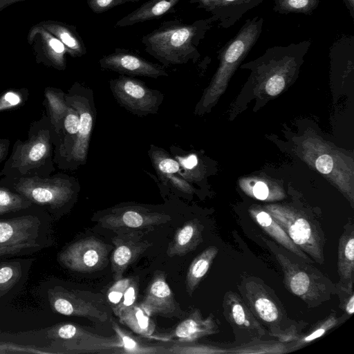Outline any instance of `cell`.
Masks as SVG:
<instances>
[{
	"mask_svg": "<svg viewBox=\"0 0 354 354\" xmlns=\"http://www.w3.org/2000/svg\"><path fill=\"white\" fill-rule=\"evenodd\" d=\"M0 353H49L37 348L0 342Z\"/></svg>",
	"mask_w": 354,
	"mask_h": 354,
	"instance_id": "obj_42",
	"label": "cell"
},
{
	"mask_svg": "<svg viewBox=\"0 0 354 354\" xmlns=\"http://www.w3.org/2000/svg\"><path fill=\"white\" fill-rule=\"evenodd\" d=\"M49 338L55 340L69 353H119L122 344L118 337L101 336L86 330L82 327L69 323L59 324L47 330Z\"/></svg>",
	"mask_w": 354,
	"mask_h": 354,
	"instance_id": "obj_10",
	"label": "cell"
},
{
	"mask_svg": "<svg viewBox=\"0 0 354 354\" xmlns=\"http://www.w3.org/2000/svg\"><path fill=\"white\" fill-rule=\"evenodd\" d=\"M218 251L216 246H209L200 253L190 264L185 279L186 291L190 296L207 274Z\"/></svg>",
	"mask_w": 354,
	"mask_h": 354,
	"instance_id": "obj_29",
	"label": "cell"
},
{
	"mask_svg": "<svg viewBox=\"0 0 354 354\" xmlns=\"http://www.w3.org/2000/svg\"><path fill=\"white\" fill-rule=\"evenodd\" d=\"M37 24L58 39L71 57H80L86 54L85 44L75 26L51 19L41 21Z\"/></svg>",
	"mask_w": 354,
	"mask_h": 354,
	"instance_id": "obj_24",
	"label": "cell"
},
{
	"mask_svg": "<svg viewBox=\"0 0 354 354\" xmlns=\"http://www.w3.org/2000/svg\"><path fill=\"white\" fill-rule=\"evenodd\" d=\"M229 353H272L281 354L288 352V344L280 341L255 339L245 344L228 348Z\"/></svg>",
	"mask_w": 354,
	"mask_h": 354,
	"instance_id": "obj_32",
	"label": "cell"
},
{
	"mask_svg": "<svg viewBox=\"0 0 354 354\" xmlns=\"http://www.w3.org/2000/svg\"><path fill=\"white\" fill-rule=\"evenodd\" d=\"M253 195L259 200H266L269 196V189L267 185L263 182H257L253 187Z\"/></svg>",
	"mask_w": 354,
	"mask_h": 354,
	"instance_id": "obj_45",
	"label": "cell"
},
{
	"mask_svg": "<svg viewBox=\"0 0 354 354\" xmlns=\"http://www.w3.org/2000/svg\"><path fill=\"white\" fill-rule=\"evenodd\" d=\"M214 24L210 17L191 24L165 21L142 36L141 42L145 50L164 66L195 62L201 55L198 47Z\"/></svg>",
	"mask_w": 354,
	"mask_h": 354,
	"instance_id": "obj_1",
	"label": "cell"
},
{
	"mask_svg": "<svg viewBox=\"0 0 354 354\" xmlns=\"http://www.w3.org/2000/svg\"><path fill=\"white\" fill-rule=\"evenodd\" d=\"M139 1L140 0H86V3L93 12L100 14L124 3H136Z\"/></svg>",
	"mask_w": 354,
	"mask_h": 354,
	"instance_id": "obj_41",
	"label": "cell"
},
{
	"mask_svg": "<svg viewBox=\"0 0 354 354\" xmlns=\"http://www.w3.org/2000/svg\"><path fill=\"white\" fill-rule=\"evenodd\" d=\"M100 67L120 75L142 76L157 79L169 75L163 66L151 62L128 49L117 48L99 61Z\"/></svg>",
	"mask_w": 354,
	"mask_h": 354,
	"instance_id": "obj_14",
	"label": "cell"
},
{
	"mask_svg": "<svg viewBox=\"0 0 354 354\" xmlns=\"http://www.w3.org/2000/svg\"><path fill=\"white\" fill-rule=\"evenodd\" d=\"M29 91L26 88H12L0 95V112L21 108L26 102Z\"/></svg>",
	"mask_w": 354,
	"mask_h": 354,
	"instance_id": "obj_37",
	"label": "cell"
},
{
	"mask_svg": "<svg viewBox=\"0 0 354 354\" xmlns=\"http://www.w3.org/2000/svg\"><path fill=\"white\" fill-rule=\"evenodd\" d=\"M66 101L77 111L80 127L71 149L60 169L75 170L86 162L95 109L92 91L79 82L74 83L66 93Z\"/></svg>",
	"mask_w": 354,
	"mask_h": 354,
	"instance_id": "obj_8",
	"label": "cell"
},
{
	"mask_svg": "<svg viewBox=\"0 0 354 354\" xmlns=\"http://www.w3.org/2000/svg\"><path fill=\"white\" fill-rule=\"evenodd\" d=\"M21 276L22 265L20 261L0 262V297L13 288Z\"/></svg>",
	"mask_w": 354,
	"mask_h": 354,
	"instance_id": "obj_35",
	"label": "cell"
},
{
	"mask_svg": "<svg viewBox=\"0 0 354 354\" xmlns=\"http://www.w3.org/2000/svg\"><path fill=\"white\" fill-rule=\"evenodd\" d=\"M340 299V307L346 312V315L351 316L354 313V295L346 293L339 290L337 292Z\"/></svg>",
	"mask_w": 354,
	"mask_h": 354,
	"instance_id": "obj_43",
	"label": "cell"
},
{
	"mask_svg": "<svg viewBox=\"0 0 354 354\" xmlns=\"http://www.w3.org/2000/svg\"><path fill=\"white\" fill-rule=\"evenodd\" d=\"M33 205L21 194L0 185V215L15 213Z\"/></svg>",
	"mask_w": 354,
	"mask_h": 354,
	"instance_id": "obj_33",
	"label": "cell"
},
{
	"mask_svg": "<svg viewBox=\"0 0 354 354\" xmlns=\"http://www.w3.org/2000/svg\"><path fill=\"white\" fill-rule=\"evenodd\" d=\"M276 257L283 273V283L294 295L314 308L328 301L337 294L336 285L318 269L301 257L262 238Z\"/></svg>",
	"mask_w": 354,
	"mask_h": 354,
	"instance_id": "obj_3",
	"label": "cell"
},
{
	"mask_svg": "<svg viewBox=\"0 0 354 354\" xmlns=\"http://www.w3.org/2000/svg\"><path fill=\"white\" fill-rule=\"evenodd\" d=\"M37 242L19 243L13 245H1L0 257L15 255H23L39 250Z\"/></svg>",
	"mask_w": 354,
	"mask_h": 354,
	"instance_id": "obj_39",
	"label": "cell"
},
{
	"mask_svg": "<svg viewBox=\"0 0 354 354\" xmlns=\"http://www.w3.org/2000/svg\"><path fill=\"white\" fill-rule=\"evenodd\" d=\"M250 213L258 225L282 248L308 263L314 261L298 248L268 211L251 209Z\"/></svg>",
	"mask_w": 354,
	"mask_h": 354,
	"instance_id": "obj_26",
	"label": "cell"
},
{
	"mask_svg": "<svg viewBox=\"0 0 354 354\" xmlns=\"http://www.w3.org/2000/svg\"><path fill=\"white\" fill-rule=\"evenodd\" d=\"M239 295L255 317L279 341L295 340L304 327L290 319L274 291L255 277H243L238 285Z\"/></svg>",
	"mask_w": 354,
	"mask_h": 354,
	"instance_id": "obj_4",
	"label": "cell"
},
{
	"mask_svg": "<svg viewBox=\"0 0 354 354\" xmlns=\"http://www.w3.org/2000/svg\"><path fill=\"white\" fill-rule=\"evenodd\" d=\"M48 299L52 308L57 313L99 322L109 319L107 312L100 304L82 298L77 290L57 287L48 291Z\"/></svg>",
	"mask_w": 354,
	"mask_h": 354,
	"instance_id": "obj_15",
	"label": "cell"
},
{
	"mask_svg": "<svg viewBox=\"0 0 354 354\" xmlns=\"http://www.w3.org/2000/svg\"><path fill=\"white\" fill-rule=\"evenodd\" d=\"M317 169L322 174H329L333 167V158L330 156L323 154L320 156L315 162Z\"/></svg>",
	"mask_w": 354,
	"mask_h": 354,
	"instance_id": "obj_44",
	"label": "cell"
},
{
	"mask_svg": "<svg viewBox=\"0 0 354 354\" xmlns=\"http://www.w3.org/2000/svg\"><path fill=\"white\" fill-rule=\"evenodd\" d=\"M112 328L121 342L120 353L126 354H157L166 353L164 346H147L143 344L127 330H123L115 322H112Z\"/></svg>",
	"mask_w": 354,
	"mask_h": 354,
	"instance_id": "obj_30",
	"label": "cell"
},
{
	"mask_svg": "<svg viewBox=\"0 0 354 354\" xmlns=\"http://www.w3.org/2000/svg\"><path fill=\"white\" fill-rule=\"evenodd\" d=\"M346 7L350 16L354 19V0H342Z\"/></svg>",
	"mask_w": 354,
	"mask_h": 354,
	"instance_id": "obj_47",
	"label": "cell"
},
{
	"mask_svg": "<svg viewBox=\"0 0 354 354\" xmlns=\"http://www.w3.org/2000/svg\"><path fill=\"white\" fill-rule=\"evenodd\" d=\"M344 322V317H337L336 314L331 313L326 319L319 322L308 333L300 335L295 340L288 344V352L298 350L313 340L323 336L327 331Z\"/></svg>",
	"mask_w": 354,
	"mask_h": 354,
	"instance_id": "obj_31",
	"label": "cell"
},
{
	"mask_svg": "<svg viewBox=\"0 0 354 354\" xmlns=\"http://www.w3.org/2000/svg\"><path fill=\"white\" fill-rule=\"evenodd\" d=\"M166 353L174 354H213L229 353L228 349L212 345L196 344L192 342H180L166 348Z\"/></svg>",
	"mask_w": 354,
	"mask_h": 354,
	"instance_id": "obj_36",
	"label": "cell"
},
{
	"mask_svg": "<svg viewBox=\"0 0 354 354\" xmlns=\"http://www.w3.org/2000/svg\"><path fill=\"white\" fill-rule=\"evenodd\" d=\"M267 211L283 228L292 241L318 263H323L325 239L321 227L297 210L271 205Z\"/></svg>",
	"mask_w": 354,
	"mask_h": 354,
	"instance_id": "obj_7",
	"label": "cell"
},
{
	"mask_svg": "<svg viewBox=\"0 0 354 354\" xmlns=\"http://www.w3.org/2000/svg\"><path fill=\"white\" fill-rule=\"evenodd\" d=\"M117 317L121 324L129 327L134 333L145 337L158 339L157 336L154 335V322L140 304L135 303L122 311Z\"/></svg>",
	"mask_w": 354,
	"mask_h": 354,
	"instance_id": "obj_28",
	"label": "cell"
},
{
	"mask_svg": "<svg viewBox=\"0 0 354 354\" xmlns=\"http://www.w3.org/2000/svg\"><path fill=\"white\" fill-rule=\"evenodd\" d=\"M265 0H189L197 8L211 14L218 26L227 29L234 26L246 12Z\"/></svg>",
	"mask_w": 354,
	"mask_h": 354,
	"instance_id": "obj_19",
	"label": "cell"
},
{
	"mask_svg": "<svg viewBox=\"0 0 354 354\" xmlns=\"http://www.w3.org/2000/svg\"><path fill=\"white\" fill-rule=\"evenodd\" d=\"M203 227L197 219L185 223L179 228L169 243L167 254L169 257L183 256L194 250L203 241Z\"/></svg>",
	"mask_w": 354,
	"mask_h": 354,
	"instance_id": "obj_25",
	"label": "cell"
},
{
	"mask_svg": "<svg viewBox=\"0 0 354 354\" xmlns=\"http://www.w3.org/2000/svg\"><path fill=\"white\" fill-rule=\"evenodd\" d=\"M223 314L237 342L245 344L265 337L268 331L236 292L228 291L223 301Z\"/></svg>",
	"mask_w": 354,
	"mask_h": 354,
	"instance_id": "obj_13",
	"label": "cell"
},
{
	"mask_svg": "<svg viewBox=\"0 0 354 354\" xmlns=\"http://www.w3.org/2000/svg\"><path fill=\"white\" fill-rule=\"evenodd\" d=\"M40 224L33 214L0 220V245L37 242Z\"/></svg>",
	"mask_w": 354,
	"mask_h": 354,
	"instance_id": "obj_20",
	"label": "cell"
},
{
	"mask_svg": "<svg viewBox=\"0 0 354 354\" xmlns=\"http://www.w3.org/2000/svg\"><path fill=\"white\" fill-rule=\"evenodd\" d=\"M140 305L149 316L180 318L184 315L162 272L154 274Z\"/></svg>",
	"mask_w": 354,
	"mask_h": 354,
	"instance_id": "obj_18",
	"label": "cell"
},
{
	"mask_svg": "<svg viewBox=\"0 0 354 354\" xmlns=\"http://www.w3.org/2000/svg\"><path fill=\"white\" fill-rule=\"evenodd\" d=\"M0 185L13 190L32 204L53 213L71 205L80 189L77 178L63 173L47 177H2Z\"/></svg>",
	"mask_w": 354,
	"mask_h": 354,
	"instance_id": "obj_5",
	"label": "cell"
},
{
	"mask_svg": "<svg viewBox=\"0 0 354 354\" xmlns=\"http://www.w3.org/2000/svg\"><path fill=\"white\" fill-rule=\"evenodd\" d=\"M109 86L117 102L139 116L157 113L164 99L159 91L151 89L140 80L127 75L111 79Z\"/></svg>",
	"mask_w": 354,
	"mask_h": 354,
	"instance_id": "obj_11",
	"label": "cell"
},
{
	"mask_svg": "<svg viewBox=\"0 0 354 354\" xmlns=\"http://www.w3.org/2000/svg\"><path fill=\"white\" fill-rule=\"evenodd\" d=\"M27 41L37 64L58 71L66 69V55L68 54L66 47L43 27L37 24L33 25L28 32Z\"/></svg>",
	"mask_w": 354,
	"mask_h": 354,
	"instance_id": "obj_17",
	"label": "cell"
},
{
	"mask_svg": "<svg viewBox=\"0 0 354 354\" xmlns=\"http://www.w3.org/2000/svg\"><path fill=\"white\" fill-rule=\"evenodd\" d=\"M180 0H149L118 20L115 27L122 28L138 23L157 19L167 13L174 12Z\"/></svg>",
	"mask_w": 354,
	"mask_h": 354,
	"instance_id": "obj_23",
	"label": "cell"
},
{
	"mask_svg": "<svg viewBox=\"0 0 354 354\" xmlns=\"http://www.w3.org/2000/svg\"><path fill=\"white\" fill-rule=\"evenodd\" d=\"M218 333V326L212 314L203 318L201 311L195 309L180 322L170 335L163 336L165 340L176 338L179 342L189 343Z\"/></svg>",
	"mask_w": 354,
	"mask_h": 354,
	"instance_id": "obj_22",
	"label": "cell"
},
{
	"mask_svg": "<svg viewBox=\"0 0 354 354\" xmlns=\"http://www.w3.org/2000/svg\"><path fill=\"white\" fill-rule=\"evenodd\" d=\"M321 0H275L273 10L279 14H302L311 15Z\"/></svg>",
	"mask_w": 354,
	"mask_h": 354,
	"instance_id": "obj_34",
	"label": "cell"
},
{
	"mask_svg": "<svg viewBox=\"0 0 354 354\" xmlns=\"http://www.w3.org/2000/svg\"><path fill=\"white\" fill-rule=\"evenodd\" d=\"M132 277L121 278L110 287L107 292V301L112 310L115 309L122 300L126 290L131 281Z\"/></svg>",
	"mask_w": 354,
	"mask_h": 354,
	"instance_id": "obj_38",
	"label": "cell"
},
{
	"mask_svg": "<svg viewBox=\"0 0 354 354\" xmlns=\"http://www.w3.org/2000/svg\"><path fill=\"white\" fill-rule=\"evenodd\" d=\"M10 140L8 138L0 139V165L7 159Z\"/></svg>",
	"mask_w": 354,
	"mask_h": 354,
	"instance_id": "obj_46",
	"label": "cell"
},
{
	"mask_svg": "<svg viewBox=\"0 0 354 354\" xmlns=\"http://www.w3.org/2000/svg\"><path fill=\"white\" fill-rule=\"evenodd\" d=\"M138 293V280L136 277H132L122 300L118 306L113 310L115 315L118 316L122 311L133 305L136 303Z\"/></svg>",
	"mask_w": 354,
	"mask_h": 354,
	"instance_id": "obj_40",
	"label": "cell"
},
{
	"mask_svg": "<svg viewBox=\"0 0 354 354\" xmlns=\"http://www.w3.org/2000/svg\"><path fill=\"white\" fill-rule=\"evenodd\" d=\"M263 18L247 19L237 33L218 51V68L196 106V113L207 110L221 93L230 76L256 44L263 30Z\"/></svg>",
	"mask_w": 354,
	"mask_h": 354,
	"instance_id": "obj_6",
	"label": "cell"
},
{
	"mask_svg": "<svg viewBox=\"0 0 354 354\" xmlns=\"http://www.w3.org/2000/svg\"><path fill=\"white\" fill-rule=\"evenodd\" d=\"M47 114L56 136L55 147L59 142L68 104L66 101V93L61 89L47 86L44 88V100Z\"/></svg>",
	"mask_w": 354,
	"mask_h": 354,
	"instance_id": "obj_27",
	"label": "cell"
},
{
	"mask_svg": "<svg viewBox=\"0 0 354 354\" xmlns=\"http://www.w3.org/2000/svg\"><path fill=\"white\" fill-rule=\"evenodd\" d=\"M146 232H121L112 239L115 248L111 261L114 281L122 278L127 268L151 245V243L144 239Z\"/></svg>",
	"mask_w": 354,
	"mask_h": 354,
	"instance_id": "obj_16",
	"label": "cell"
},
{
	"mask_svg": "<svg viewBox=\"0 0 354 354\" xmlns=\"http://www.w3.org/2000/svg\"><path fill=\"white\" fill-rule=\"evenodd\" d=\"M169 214L138 204L118 205L102 212L97 223L116 232L151 231L155 227L169 222Z\"/></svg>",
	"mask_w": 354,
	"mask_h": 354,
	"instance_id": "obj_9",
	"label": "cell"
},
{
	"mask_svg": "<svg viewBox=\"0 0 354 354\" xmlns=\"http://www.w3.org/2000/svg\"><path fill=\"white\" fill-rule=\"evenodd\" d=\"M24 0H0V12L12 4Z\"/></svg>",
	"mask_w": 354,
	"mask_h": 354,
	"instance_id": "obj_48",
	"label": "cell"
},
{
	"mask_svg": "<svg viewBox=\"0 0 354 354\" xmlns=\"http://www.w3.org/2000/svg\"><path fill=\"white\" fill-rule=\"evenodd\" d=\"M56 136L46 113L33 121L26 140L17 139L4 162L0 176L11 178L47 177L55 171Z\"/></svg>",
	"mask_w": 354,
	"mask_h": 354,
	"instance_id": "obj_2",
	"label": "cell"
},
{
	"mask_svg": "<svg viewBox=\"0 0 354 354\" xmlns=\"http://www.w3.org/2000/svg\"><path fill=\"white\" fill-rule=\"evenodd\" d=\"M337 272L339 281L337 290L351 293L354 282V227L348 223L340 236L337 252Z\"/></svg>",
	"mask_w": 354,
	"mask_h": 354,
	"instance_id": "obj_21",
	"label": "cell"
},
{
	"mask_svg": "<svg viewBox=\"0 0 354 354\" xmlns=\"http://www.w3.org/2000/svg\"><path fill=\"white\" fill-rule=\"evenodd\" d=\"M112 247L95 237L77 241L63 250L58 256L66 268L80 272H91L104 268Z\"/></svg>",
	"mask_w": 354,
	"mask_h": 354,
	"instance_id": "obj_12",
	"label": "cell"
}]
</instances>
